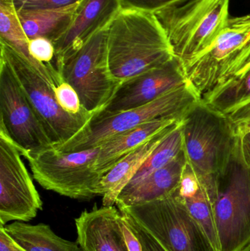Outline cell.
<instances>
[{"label": "cell", "instance_id": "cell-24", "mask_svg": "<svg viewBox=\"0 0 250 251\" xmlns=\"http://www.w3.org/2000/svg\"><path fill=\"white\" fill-rule=\"evenodd\" d=\"M54 91L57 102L65 111L76 115L86 110L82 107L76 90L70 84L63 81Z\"/></svg>", "mask_w": 250, "mask_h": 251}, {"label": "cell", "instance_id": "cell-18", "mask_svg": "<svg viewBox=\"0 0 250 251\" xmlns=\"http://www.w3.org/2000/svg\"><path fill=\"white\" fill-rule=\"evenodd\" d=\"M182 120L162 119L147 122L129 131L116 134L100 145L94 164L95 171L101 176L126 155L152 138L166 127Z\"/></svg>", "mask_w": 250, "mask_h": 251}, {"label": "cell", "instance_id": "cell-7", "mask_svg": "<svg viewBox=\"0 0 250 251\" xmlns=\"http://www.w3.org/2000/svg\"><path fill=\"white\" fill-rule=\"evenodd\" d=\"M176 190L162 199L119 210L167 251H217Z\"/></svg>", "mask_w": 250, "mask_h": 251}, {"label": "cell", "instance_id": "cell-6", "mask_svg": "<svg viewBox=\"0 0 250 251\" xmlns=\"http://www.w3.org/2000/svg\"><path fill=\"white\" fill-rule=\"evenodd\" d=\"M0 59L10 66L54 148L79 141L88 131L95 115L87 110L76 115L65 111L56 100L54 88L10 44L0 39Z\"/></svg>", "mask_w": 250, "mask_h": 251}, {"label": "cell", "instance_id": "cell-10", "mask_svg": "<svg viewBox=\"0 0 250 251\" xmlns=\"http://www.w3.org/2000/svg\"><path fill=\"white\" fill-rule=\"evenodd\" d=\"M108 28L92 37L58 71L63 81L76 90L82 107L95 116L108 105L122 84L109 66Z\"/></svg>", "mask_w": 250, "mask_h": 251}, {"label": "cell", "instance_id": "cell-12", "mask_svg": "<svg viewBox=\"0 0 250 251\" xmlns=\"http://www.w3.org/2000/svg\"><path fill=\"white\" fill-rule=\"evenodd\" d=\"M11 139L0 131V224L34 219L43 202Z\"/></svg>", "mask_w": 250, "mask_h": 251}, {"label": "cell", "instance_id": "cell-15", "mask_svg": "<svg viewBox=\"0 0 250 251\" xmlns=\"http://www.w3.org/2000/svg\"><path fill=\"white\" fill-rule=\"evenodd\" d=\"M77 243L82 251H130L117 208L104 206L84 211L75 219Z\"/></svg>", "mask_w": 250, "mask_h": 251}, {"label": "cell", "instance_id": "cell-27", "mask_svg": "<svg viewBox=\"0 0 250 251\" xmlns=\"http://www.w3.org/2000/svg\"><path fill=\"white\" fill-rule=\"evenodd\" d=\"M82 0H16V10H49L61 8L79 2Z\"/></svg>", "mask_w": 250, "mask_h": 251}, {"label": "cell", "instance_id": "cell-19", "mask_svg": "<svg viewBox=\"0 0 250 251\" xmlns=\"http://www.w3.org/2000/svg\"><path fill=\"white\" fill-rule=\"evenodd\" d=\"M0 39L10 44L53 88L63 82L54 65L43 64L31 55L29 40L21 25L13 0H0Z\"/></svg>", "mask_w": 250, "mask_h": 251}, {"label": "cell", "instance_id": "cell-29", "mask_svg": "<svg viewBox=\"0 0 250 251\" xmlns=\"http://www.w3.org/2000/svg\"><path fill=\"white\" fill-rule=\"evenodd\" d=\"M123 217L127 222L128 225L139 240L142 251H167L149 233L142 229L137 224H135L127 217L125 215H123Z\"/></svg>", "mask_w": 250, "mask_h": 251}, {"label": "cell", "instance_id": "cell-11", "mask_svg": "<svg viewBox=\"0 0 250 251\" xmlns=\"http://www.w3.org/2000/svg\"><path fill=\"white\" fill-rule=\"evenodd\" d=\"M0 131L9 136L23 156L54 148L38 113L2 59H0Z\"/></svg>", "mask_w": 250, "mask_h": 251}, {"label": "cell", "instance_id": "cell-13", "mask_svg": "<svg viewBox=\"0 0 250 251\" xmlns=\"http://www.w3.org/2000/svg\"><path fill=\"white\" fill-rule=\"evenodd\" d=\"M186 83L183 63L174 56L164 64L122 82L108 105L95 117L145 105Z\"/></svg>", "mask_w": 250, "mask_h": 251}, {"label": "cell", "instance_id": "cell-33", "mask_svg": "<svg viewBox=\"0 0 250 251\" xmlns=\"http://www.w3.org/2000/svg\"><path fill=\"white\" fill-rule=\"evenodd\" d=\"M245 251H250V247L249 248V249H247V250Z\"/></svg>", "mask_w": 250, "mask_h": 251}, {"label": "cell", "instance_id": "cell-16", "mask_svg": "<svg viewBox=\"0 0 250 251\" xmlns=\"http://www.w3.org/2000/svg\"><path fill=\"white\" fill-rule=\"evenodd\" d=\"M182 121L176 122L161 130L152 138L126 155L104 174L100 184L103 206H113L115 205L116 200L122 190L135 176L148 156L159 144L180 125Z\"/></svg>", "mask_w": 250, "mask_h": 251}, {"label": "cell", "instance_id": "cell-2", "mask_svg": "<svg viewBox=\"0 0 250 251\" xmlns=\"http://www.w3.org/2000/svg\"><path fill=\"white\" fill-rule=\"evenodd\" d=\"M183 66L202 102L245 75L250 69V13L230 18L211 47Z\"/></svg>", "mask_w": 250, "mask_h": 251}, {"label": "cell", "instance_id": "cell-30", "mask_svg": "<svg viewBox=\"0 0 250 251\" xmlns=\"http://www.w3.org/2000/svg\"><path fill=\"white\" fill-rule=\"evenodd\" d=\"M123 227L124 231L125 237L126 239L128 247L130 251H142L141 249L140 243L139 240L136 238V236L134 234L133 231L131 229L127 222L125 220L123 215Z\"/></svg>", "mask_w": 250, "mask_h": 251}, {"label": "cell", "instance_id": "cell-17", "mask_svg": "<svg viewBox=\"0 0 250 251\" xmlns=\"http://www.w3.org/2000/svg\"><path fill=\"white\" fill-rule=\"evenodd\" d=\"M186 162V155L182 150L170 163L157 170L132 188L121 191L115 205L120 209L170 196L179 188Z\"/></svg>", "mask_w": 250, "mask_h": 251}, {"label": "cell", "instance_id": "cell-21", "mask_svg": "<svg viewBox=\"0 0 250 251\" xmlns=\"http://www.w3.org/2000/svg\"><path fill=\"white\" fill-rule=\"evenodd\" d=\"M13 242L24 251H82L79 244L57 236L46 224L16 221L2 226Z\"/></svg>", "mask_w": 250, "mask_h": 251}, {"label": "cell", "instance_id": "cell-14", "mask_svg": "<svg viewBox=\"0 0 250 251\" xmlns=\"http://www.w3.org/2000/svg\"><path fill=\"white\" fill-rule=\"evenodd\" d=\"M121 10L120 0H82L68 29L54 44L57 71L92 37L107 29Z\"/></svg>", "mask_w": 250, "mask_h": 251}, {"label": "cell", "instance_id": "cell-32", "mask_svg": "<svg viewBox=\"0 0 250 251\" xmlns=\"http://www.w3.org/2000/svg\"><path fill=\"white\" fill-rule=\"evenodd\" d=\"M240 137L241 148L245 162L250 167V132Z\"/></svg>", "mask_w": 250, "mask_h": 251}, {"label": "cell", "instance_id": "cell-20", "mask_svg": "<svg viewBox=\"0 0 250 251\" xmlns=\"http://www.w3.org/2000/svg\"><path fill=\"white\" fill-rule=\"evenodd\" d=\"M80 1L61 8L17 10L18 16L29 40L45 38L54 44L68 29Z\"/></svg>", "mask_w": 250, "mask_h": 251}, {"label": "cell", "instance_id": "cell-26", "mask_svg": "<svg viewBox=\"0 0 250 251\" xmlns=\"http://www.w3.org/2000/svg\"><path fill=\"white\" fill-rule=\"evenodd\" d=\"M29 50L37 61L43 64L53 65L51 61L55 57V47L49 40L45 38L29 40Z\"/></svg>", "mask_w": 250, "mask_h": 251}, {"label": "cell", "instance_id": "cell-9", "mask_svg": "<svg viewBox=\"0 0 250 251\" xmlns=\"http://www.w3.org/2000/svg\"><path fill=\"white\" fill-rule=\"evenodd\" d=\"M200 101L199 97L187 82L145 105L109 116L94 117L88 131L79 141L54 149L61 152L95 149L110 137L147 122L162 119L183 120Z\"/></svg>", "mask_w": 250, "mask_h": 251}, {"label": "cell", "instance_id": "cell-8", "mask_svg": "<svg viewBox=\"0 0 250 251\" xmlns=\"http://www.w3.org/2000/svg\"><path fill=\"white\" fill-rule=\"evenodd\" d=\"M98 151V147L72 152L51 148L23 156L34 178L44 189L70 199L89 201L101 196L103 176L94 168Z\"/></svg>", "mask_w": 250, "mask_h": 251}, {"label": "cell", "instance_id": "cell-3", "mask_svg": "<svg viewBox=\"0 0 250 251\" xmlns=\"http://www.w3.org/2000/svg\"><path fill=\"white\" fill-rule=\"evenodd\" d=\"M183 150L186 160L215 201L217 181L236 146L226 116L198 102L185 116Z\"/></svg>", "mask_w": 250, "mask_h": 251}, {"label": "cell", "instance_id": "cell-31", "mask_svg": "<svg viewBox=\"0 0 250 251\" xmlns=\"http://www.w3.org/2000/svg\"><path fill=\"white\" fill-rule=\"evenodd\" d=\"M0 251H24L17 246L0 226Z\"/></svg>", "mask_w": 250, "mask_h": 251}, {"label": "cell", "instance_id": "cell-23", "mask_svg": "<svg viewBox=\"0 0 250 251\" xmlns=\"http://www.w3.org/2000/svg\"><path fill=\"white\" fill-rule=\"evenodd\" d=\"M249 100L250 69L239 79L227 84L203 103L214 111L225 114Z\"/></svg>", "mask_w": 250, "mask_h": 251}, {"label": "cell", "instance_id": "cell-22", "mask_svg": "<svg viewBox=\"0 0 250 251\" xmlns=\"http://www.w3.org/2000/svg\"><path fill=\"white\" fill-rule=\"evenodd\" d=\"M182 124L183 121L154 149L123 190H129L135 187L153 173L170 163L182 152L183 150Z\"/></svg>", "mask_w": 250, "mask_h": 251}, {"label": "cell", "instance_id": "cell-25", "mask_svg": "<svg viewBox=\"0 0 250 251\" xmlns=\"http://www.w3.org/2000/svg\"><path fill=\"white\" fill-rule=\"evenodd\" d=\"M235 137L250 132V100L225 113Z\"/></svg>", "mask_w": 250, "mask_h": 251}, {"label": "cell", "instance_id": "cell-1", "mask_svg": "<svg viewBox=\"0 0 250 251\" xmlns=\"http://www.w3.org/2000/svg\"><path fill=\"white\" fill-rule=\"evenodd\" d=\"M110 71L123 82L174 57L167 35L154 13L122 9L107 35Z\"/></svg>", "mask_w": 250, "mask_h": 251}, {"label": "cell", "instance_id": "cell-28", "mask_svg": "<svg viewBox=\"0 0 250 251\" xmlns=\"http://www.w3.org/2000/svg\"><path fill=\"white\" fill-rule=\"evenodd\" d=\"M180 0H120L122 9L156 13Z\"/></svg>", "mask_w": 250, "mask_h": 251}, {"label": "cell", "instance_id": "cell-5", "mask_svg": "<svg viewBox=\"0 0 250 251\" xmlns=\"http://www.w3.org/2000/svg\"><path fill=\"white\" fill-rule=\"evenodd\" d=\"M214 215L220 251L249 249L250 167L242 155L239 137L217 178Z\"/></svg>", "mask_w": 250, "mask_h": 251}, {"label": "cell", "instance_id": "cell-4", "mask_svg": "<svg viewBox=\"0 0 250 251\" xmlns=\"http://www.w3.org/2000/svg\"><path fill=\"white\" fill-rule=\"evenodd\" d=\"M229 4L230 0H180L154 13L183 64L211 47L230 19Z\"/></svg>", "mask_w": 250, "mask_h": 251}]
</instances>
